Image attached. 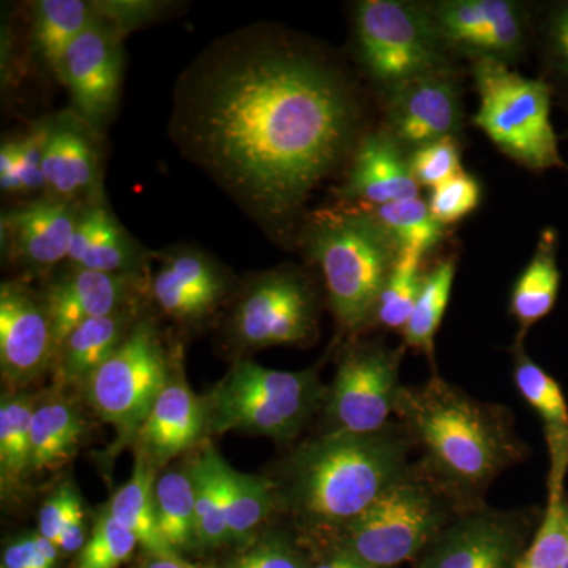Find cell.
<instances>
[{
    "mask_svg": "<svg viewBox=\"0 0 568 568\" xmlns=\"http://www.w3.org/2000/svg\"><path fill=\"white\" fill-rule=\"evenodd\" d=\"M222 568H306L301 552L284 536H267L250 545Z\"/></svg>",
    "mask_w": 568,
    "mask_h": 568,
    "instance_id": "42",
    "label": "cell"
},
{
    "mask_svg": "<svg viewBox=\"0 0 568 568\" xmlns=\"http://www.w3.org/2000/svg\"><path fill=\"white\" fill-rule=\"evenodd\" d=\"M339 194L345 200L377 207L418 197V183L395 138L377 133L358 145Z\"/></svg>",
    "mask_w": 568,
    "mask_h": 568,
    "instance_id": "21",
    "label": "cell"
},
{
    "mask_svg": "<svg viewBox=\"0 0 568 568\" xmlns=\"http://www.w3.org/2000/svg\"><path fill=\"white\" fill-rule=\"evenodd\" d=\"M567 507L564 478L549 477L547 510L515 568H564L568 552Z\"/></svg>",
    "mask_w": 568,
    "mask_h": 568,
    "instance_id": "36",
    "label": "cell"
},
{
    "mask_svg": "<svg viewBox=\"0 0 568 568\" xmlns=\"http://www.w3.org/2000/svg\"><path fill=\"white\" fill-rule=\"evenodd\" d=\"M130 286L126 275L74 267L52 283L41 302L50 316L55 354L78 325L122 312Z\"/></svg>",
    "mask_w": 568,
    "mask_h": 568,
    "instance_id": "17",
    "label": "cell"
},
{
    "mask_svg": "<svg viewBox=\"0 0 568 568\" xmlns=\"http://www.w3.org/2000/svg\"><path fill=\"white\" fill-rule=\"evenodd\" d=\"M224 469L226 463L213 448H205L189 469L194 491L197 547L201 548L231 544Z\"/></svg>",
    "mask_w": 568,
    "mask_h": 568,
    "instance_id": "29",
    "label": "cell"
},
{
    "mask_svg": "<svg viewBox=\"0 0 568 568\" xmlns=\"http://www.w3.org/2000/svg\"><path fill=\"white\" fill-rule=\"evenodd\" d=\"M315 369L282 372L239 362L204 399L207 429L291 440L325 399Z\"/></svg>",
    "mask_w": 568,
    "mask_h": 568,
    "instance_id": "6",
    "label": "cell"
},
{
    "mask_svg": "<svg viewBox=\"0 0 568 568\" xmlns=\"http://www.w3.org/2000/svg\"><path fill=\"white\" fill-rule=\"evenodd\" d=\"M55 357L54 335L43 302L20 283L0 287V369L10 387L36 381Z\"/></svg>",
    "mask_w": 568,
    "mask_h": 568,
    "instance_id": "14",
    "label": "cell"
},
{
    "mask_svg": "<svg viewBox=\"0 0 568 568\" xmlns=\"http://www.w3.org/2000/svg\"><path fill=\"white\" fill-rule=\"evenodd\" d=\"M480 110L474 122L506 155L530 170L562 168L551 125V91L499 59L480 58L473 67Z\"/></svg>",
    "mask_w": 568,
    "mask_h": 568,
    "instance_id": "7",
    "label": "cell"
},
{
    "mask_svg": "<svg viewBox=\"0 0 568 568\" xmlns=\"http://www.w3.org/2000/svg\"><path fill=\"white\" fill-rule=\"evenodd\" d=\"M514 381L519 394L545 425L551 473L566 476L568 467V406L558 381L549 376L523 351L521 338L515 345Z\"/></svg>",
    "mask_w": 568,
    "mask_h": 568,
    "instance_id": "23",
    "label": "cell"
},
{
    "mask_svg": "<svg viewBox=\"0 0 568 568\" xmlns=\"http://www.w3.org/2000/svg\"><path fill=\"white\" fill-rule=\"evenodd\" d=\"M357 111L342 74L260 31L212 44L175 100L183 151L261 222L283 223L345 155Z\"/></svg>",
    "mask_w": 568,
    "mask_h": 568,
    "instance_id": "1",
    "label": "cell"
},
{
    "mask_svg": "<svg viewBox=\"0 0 568 568\" xmlns=\"http://www.w3.org/2000/svg\"><path fill=\"white\" fill-rule=\"evenodd\" d=\"M84 420L63 399L37 406L32 420L31 474L55 470L70 462L84 436Z\"/></svg>",
    "mask_w": 568,
    "mask_h": 568,
    "instance_id": "28",
    "label": "cell"
},
{
    "mask_svg": "<svg viewBox=\"0 0 568 568\" xmlns=\"http://www.w3.org/2000/svg\"><path fill=\"white\" fill-rule=\"evenodd\" d=\"M458 514L457 504L420 466L387 488L343 528V547L373 568H394L417 558Z\"/></svg>",
    "mask_w": 568,
    "mask_h": 568,
    "instance_id": "5",
    "label": "cell"
},
{
    "mask_svg": "<svg viewBox=\"0 0 568 568\" xmlns=\"http://www.w3.org/2000/svg\"><path fill=\"white\" fill-rule=\"evenodd\" d=\"M422 257L424 254L416 250H399L377 301L373 316L377 324L394 331L405 328L424 282V275L420 274Z\"/></svg>",
    "mask_w": 568,
    "mask_h": 568,
    "instance_id": "37",
    "label": "cell"
},
{
    "mask_svg": "<svg viewBox=\"0 0 568 568\" xmlns=\"http://www.w3.org/2000/svg\"><path fill=\"white\" fill-rule=\"evenodd\" d=\"M81 510L84 508L77 489L70 484L62 485L40 508L39 532L55 545L62 530Z\"/></svg>",
    "mask_w": 568,
    "mask_h": 568,
    "instance_id": "43",
    "label": "cell"
},
{
    "mask_svg": "<svg viewBox=\"0 0 568 568\" xmlns=\"http://www.w3.org/2000/svg\"><path fill=\"white\" fill-rule=\"evenodd\" d=\"M130 316L125 312L78 325L59 347V376L63 384L85 383L129 336Z\"/></svg>",
    "mask_w": 568,
    "mask_h": 568,
    "instance_id": "24",
    "label": "cell"
},
{
    "mask_svg": "<svg viewBox=\"0 0 568 568\" xmlns=\"http://www.w3.org/2000/svg\"><path fill=\"white\" fill-rule=\"evenodd\" d=\"M403 347L365 343L343 355L325 392L327 432L372 435L390 425L399 390Z\"/></svg>",
    "mask_w": 568,
    "mask_h": 568,
    "instance_id": "10",
    "label": "cell"
},
{
    "mask_svg": "<svg viewBox=\"0 0 568 568\" xmlns=\"http://www.w3.org/2000/svg\"><path fill=\"white\" fill-rule=\"evenodd\" d=\"M365 562H362L361 559L355 558L354 555H351L346 549L339 548L338 551L335 552L334 556H331L327 560H324L323 564L315 568H366Z\"/></svg>",
    "mask_w": 568,
    "mask_h": 568,
    "instance_id": "47",
    "label": "cell"
},
{
    "mask_svg": "<svg viewBox=\"0 0 568 568\" xmlns=\"http://www.w3.org/2000/svg\"><path fill=\"white\" fill-rule=\"evenodd\" d=\"M364 212L394 239L399 250H416L425 254L439 244L444 235L443 224L436 222L428 204L420 197L368 207Z\"/></svg>",
    "mask_w": 568,
    "mask_h": 568,
    "instance_id": "35",
    "label": "cell"
},
{
    "mask_svg": "<svg viewBox=\"0 0 568 568\" xmlns=\"http://www.w3.org/2000/svg\"><path fill=\"white\" fill-rule=\"evenodd\" d=\"M140 568H196L186 562L181 556H151L141 564Z\"/></svg>",
    "mask_w": 568,
    "mask_h": 568,
    "instance_id": "48",
    "label": "cell"
},
{
    "mask_svg": "<svg viewBox=\"0 0 568 568\" xmlns=\"http://www.w3.org/2000/svg\"><path fill=\"white\" fill-rule=\"evenodd\" d=\"M168 377L166 355L153 325L142 321L85 381L89 405L118 429L119 443L136 437Z\"/></svg>",
    "mask_w": 568,
    "mask_h": 568,
    "instance_id": "9",
    "label": "cell"
},
{
    "mask_svg": "<svg viewBox=\"0 0 568 568\" xmlns=\"http://www.w3.org/2000/svg\"><path fill=\"white\" fill-rule=\"evenodd\" d=\"M37 406L29 395L3 396L0 405V481L2 491L21 487L31 474L32 420Z\"/></svg>",
    "mask_w": 568,
    "mask_h": 568,
    "instance_id": "31",
    "label": "cell"
},
{
    "mask_svg": "<svg viewBox=\"0 0 568 568\" xmlns=\"http://www.w3.org/2000/svg\"><path fill=\"white\" fill-rule=\"evenodd\" d=\"M233 328L246 347L308 342L316 331L315 293L297 272H268L239 302Z\"/></svg>",
    "mask_w": 568,
    "mask_h": 568,
    "instance_id": "12",
    "label": "cell"
},
{
    "mask_svg": "<svg viewBox=\"0 0 568 568\" xmlns=\"http://www.w3.org/2000/svg\"><path fill=\"white\" fill-rule=\"evenodd\" d=\"M95 17V7L82 0H41L37 3L32 39L41 61L58 70L70 44Z\"/></svg>",
    "mask_w": 568,
    "mask_h": 568,
    "instance_id": "30",
    "label": "cell"
},
{
    "mask_svg": "<svg viewBox=\"0 0 568 568\" xmlns=\"http://www.w3.org/2000/svg\"><path fill=\"white\" fill-rule=\"evenodd\" d=\"M537 517L536 508L462 511L426 549L418 568H515Z\"/></svg>",
    "mask_w": 568,
    "mask_h": 568,
    "instance_id": "11",
    "label": "cell"
},
{
    "mask_svg": "<svg viewBox=\"0 0 568 568\" xmlns=\"http://www.w3.org/2000/svg\"><path fill=\"white\" fill-rule=\"evenodd\" d=\"M138 545V538L119 525L106 508L93 525L92 536L80 551L77 568H119L132 558Z\"/></svg>",
    "mask_w": 568,
    "mask_h": 568,
    "instance_id": "38",
    "label": "cell"
},
{
    "mask_svg": "<svg viewBox=\"0 0 568 568\" xmlns=\"http://www.w3.org/2000/svg\"><path fill=\"white\" fill-rule=\"evenodd\" d=\"M227 529L230 541L245 545L254 532L276 510L274 481L267 477L239 473L226 465Z\"/></svg>",
    "mask_w": 568,
    "mask_h": 568,
    "instance_id": "32",
    "label": "cell"
},
{
    "mask_svg": "<svg viewBox=\"0 0 568 568\" xmlns=\"http://www.w3.org/2000/svg\"><path fill=\"white\" fill-rule=\"evenodd\" d=\"M409 166L418 185L436 189L463 173L458 142L455 138H444L422 145L410 155Z\"/></svg>",
    "mask_w": 568,
    "mask_h": 568,
    "instance_id": "39",
    "label": "cell"
},
{
    "mask_svg": "<svg viewBox=\"0 0 568 568\" xmlns=\"http://www.w3.org/2000/svg\"><path fill=\"white\" fill-rule=\"evenodd\" d=\"M156 467L138 457L133 476L112 496L108 510L112 518L138 538L151 556H181L164 540L155 507Z\"/></svg>",
    "mask_w": 568,
    "mask_h": 568,
    "instance_id": "26",
    "label": "cell"
},
{
    "mask_svg": "<svg viewBox=\"0 0 568 568\" xmlns=\"http://www.w3.org/2000/svg\"><path fill=\"white\" fill-rule=\"evenodd\" d=\"M480 185L465 171L433 189L429 196V212L440 224L457 223L473 213L480 203Z\"/></svg>",
    "mask_w": 568,
    "mask_h": 568,
    "instance_id": "40",
    "label": "cell"
},
{
    "mask_svg": "<svg viewBox=\"0 0 568 568\" xmlns=\"http://www.w3.org/2000/svg\"><path fill=\"white\" fill-rule=\"evenodd\" d=\"M308 248L323 271L336 320L357 331L375 316L381 291L399 248L364 211L324 216L310 231Z\"/></svg>",
    "mask_w": 568,
    "mask_h": 568,
    "instance_id": "4",
    "label": "cell"
},
{
    "mask_svg": "<svg viewBox=\"0 0 568 568\" xmlns=\"http://www.w3.org/2000/svg\"><path fill=\"white\" fill-rule=\"evenodd\" d=\"M59 548L52 541L41 536L18 538L3 551L2 568H55Z\"/></svg>",
    "mask_w": 568,
    "mask_h": 568,
    "instance_id": "44",
    "label": "cell"
},
{
    "mask_svg": "<svg viewBox=\"0 0 568 568\" xmlns=\"http://www.w3.org/2000/svg\"><path fill=\"white\" fill-rule=\"evenodd\" d=\"M84 545L85 514L84 510H81L80 514L65 526V529L62 530L61 536H59L58 541H55V547L59 548V551L77 552L81 551Z\"/></svg>",
    "mask_w": 568,
    "mask_h": 568,
    "instance_id": "45",
    "label": "cell"
},
{
    "mask_svg": "<svg viewBox=\"0 0 568 568\" xmlns=\"http://www.w3.org/2000/svg\"><path fill=\"white\" fill-rule=\"evenodd\" d=\"M440 39L452 47L476 52L478 59L511 55L521 47L518 7L507 0H458L439 3L432 13Z\"/></svg>",
    "mask_w": 568,
    "mask_h": 568,
    "instance_id": "16",
    "label": "cell"
},
{
    "mask_svg": "<svg viewBox=\"0 0 568 568\" xmlns=\"http://www.w3.org/2000/svg\"><path fill=\"white\" fill-rule=\"evenodd\" d=\"M118 31L97 14L70 44L55 73L65 82L85 121L102 122L114 110L121 85Z\"/></svg>",
    "mask_w": 568,
    "mask_h": 568,
    "instance_id": "13",
    "label": "cell"
},
{
    "mask_svg": "<svg viewBox=\"0 0 568 568\" xmlns=\"http://www.w3.org/2000/svg\"><path fill=\"white\" fill-rule=\"evenodd\" d=\"M160 532L174 551L197 547L194 491L189 470H168L155 484Z\"/></svg>",
    "mask_w": 568,
    "mask_h": 568,
    "instance_id": "34",
    "label": "cell"
},
{
    "mask_svg": "<svg viewBox=\"0 0 568 568\" xmlns=\"http://www.w3.org/2000/svg\"><path fill=\"white\" fill-rule=\"evenodd\" d=\"M81 213L74 203L44 200L7 213L2 219L11 252L31 267L47 268L69 260L71 241Z\"/></svg>",
    "mask_w": 568,
    "mask_h": 568,
    "instance_id": "18",
    "label": "cell"
},
{
    "mask_svg": "<svg viewBox=\"0 0 568 568\" xmlns=\"http://www.w3.org/2000/svg\"><path fill=\"white\" fill-rule=\"evenodd\" d=\"M50 123L33 126L24 136L13 140L17 160V193L44 190L43 159L47 151Z\"/></svg>",
    "mask_w": 568,
    "mask_h": 568,
    "instance_id": "41",
    "label": "cell"
},
{
    "mask_svg": "<svg viewBox=\"0 0 568 568\" xmlns=\"http://www.w3.org/2000/svg\"><path fill=\"white\" fill-rule=\"evenodd\" d=\"M226 293V278L219 264L193 250L164 261L152 282V295L168 316L196 321L211 315Z\"/></svg>",
    "mask_w": 568,
    "mask_h": 568,
    "instance_id": "20",
    "label": "cell"
},
{
    "mask_svg": "<svg viewBox=\"0 0 568 568\" xmlns=\"http://www.w3.org/2000/svg\"><path fill=\"white\" fill-rule=\"evenodd\" d=\"M205 429L204 399L197 398L183 381L170 379L138 432L140 457L152 466H162L192 448Z\"/></svg>",
    "mask_w": 568,
    "mask_h": 568,
    "instance_id": "19",
    "label": "cell"
},
{
    "mask_svg": "<svg viewBox=\"0 0 568 568\" xmlns=\"http://www.w3.org/2000/svg\"><path fill=\"white\" fill-rule=\"evenodd\" d=\"M395 414L420 450V469L462 511L481 506L489 485L528 454L506 406L473 398L439 375L402 387Z\"/></svg>",
    "mask_w": 568,
    "mask_h": 568,
    "instance_id": "2",
    "label": "cell"
},
{
    "mask_svg": "<svg viewBox=\"0 0 568 568\" xmlns=\"http://www.w3.org/2000/svg\"><path fill=\"white\" fill-rule=\"evenodd\" d=\"M0 186L3 192L17 193V160L13 140L3 142L0 149Z\"/></svg>",
    "mask_w": 568,
    "mask_h": 568,
    "instance_id": "46",
    "label": "cell"
},
{
    "mask_svg": "<svg viewBox=\"0 0 568 568\" xmlns=\"http://www.w3.org/2000/svg\"><path fill=\"white\" fill-rule=\"evenodd\" d=\"M390 92L388 118L396 141L417 149L458 133L462 99L457 81L447 70L424 74Z\"/></svg>",
    "mask_w": 568,
    "mask_h": 568,
    "instance_id": "15",
    "label": "cell"
},
{
    "mask_svg": "<svg viewBox=\"0 0 568 568\" xmlns=\"http://www.w3.org/2000/svg\"><path fill=\"white\" fill-rule=\"evenodd\" d=\"M455 271V260H446L424 275L416 305L403 328L406 346L422 351L432 362L435 361L436 334L450 301Z\"/></svg>",
    "mask_w": 568,
    "mask_h": 568,
    "instance_id": "33",
    "label": "cell"
},
{
    "mask_svg": "<svg viewBox=\"0 0 568 568\" xmlns=\"http://www.w3.org/2000/svg\"><path fill=\"white\" fill-rule=\"evenodd\" d=\"M133 257L129 239L106 209L93 205L81 213L67 260L74 268L125 275Z\"/></svg>",
    "mask_w": 568,
    "mask_h": 568,
    "instance_id": "25",
    "label": "cell"
},
{
    "mask_svg": "<svg viewBox=\"0 0 568 568\" xmlns=\"http://www.w3.org/2000/svg\"><path fill=\"white\" fill-rule=\"evenodd\" d=\"M556 231H544L532 260L519 275L511 291L510 313L518 321L521 335L541 317L547 316L558 298L560 274L556 261Z\"/></svg>",
    "mask_w": 568,
    "mask_h": 568,
    "instance_id": "27",
    "label": "cell"
},
{
    "mask_svg": "<svg viewBox=\"0 0 568 568\" xmlns=\"http://www.w3.org/2000/svg\"><path fill=\"white\" fill-rule=\"evenodd\" d=\"M556 41H558L560 58L568 71V9L560 14L558 28H556Z\"/></svg>",
    "mask_w": 568,
    "mask_h": 568,
    "instance_id": "49",
    "label": "cell"
},
{
    "mask_svg": "<svg viewBox=\"0 0 568 568\" xmlns=\"http://www.w3.org/2000/svg\"><path fill=\"white\" fill-rule=\"evenodd\" d=\"M95 175V145L82 123L71 115L52 121L43 159L48 197L74 203L78 196L93 189Z\"/></svg>",
    "mask_w": 568,
    "mask_h": 568,
    "instance_id": "22",
    "label": "cell"
},
{
    "mask_svg": "<svg viewBox=\"0 0 568 568\" xmlns=\"http://www.w3.org/2000/svg\"><path fill=\"white\" fill-rule=\"evenodd\" d=\"M414 443L403 425L372 435L327 432L284 459L274 481L276 510L302 526L338 530L410 469Z\"/></svg>",
    "mask_w": 568,
    "mask_h": 568,
    "instance_id": "3",
    "label": "cell"
},
{
    "mask_svg": "<svg viewBox=\"0 0 568 568\" xmlns=\"http://www.w3.org/2000/svg\"><path fill=\"white\" fill-rule=\"evenodd\" d=\"M567 532H568V507H567ZM564 568H568V552H567L566 564H564Z\"/></svg>",
    "mask_w": 568,
    "mask_h": 568,
    "instance_id": "50",
    "label": "cell"
},
{
    "mask_svg": "<svg viewBox=\"0 0 568 568\" xmlns=\"http://www.w3.org/2000/svg\"><path fill=\"white\" fill-rule=\"evenodd\" d=\"M355 32L372 77L394 91L410 80L444 70L440 33L432 14L398 0L357 6Z\"/></svg>",
    "mask_w": 568,
    "mask_h": 568,
    "instance_id": "8",
    "label": "cell"
}]
</instances>
